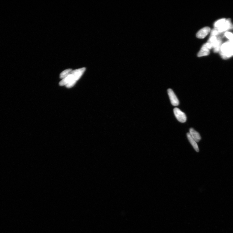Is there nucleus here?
I'll return each instance as SVG.
<instances>
[{
  "label": "nucleus",
  "mask_w": 233,
  "mask_h": 233,
  "mask_svg": "<svg viewBox=\"0 0 233 233\" xmlns=\"http://www.w3.org/2000/svg\"><path fill=\"white\" fill-rule=\"evenodd\" d=\"M85 68H82L76 70H72L71 73L66 77L62 79L59 82L61 86L66 85L67 88H71L75 84L77 81L78 80L85 72Z\"/></svg>",
  "instance_id": "obj_1"
},
{
  "label": "nucleus",
  "mask_w": 233,
  "mask_h": 233,
  "mask_svg": "<svg viewBox=\"0 0 233 233\" xmlns=\"http://www.w3.org/2000/svg\"><path fill=\"white\" fill-rule=\"evenodd\" d=\"M221 57L227 59L233 56V41H228L222 44L219 51Z\"/></svg>",
  "instance_id": "obj_2"
},
{
  "label": "nucleus",
  "mask_w": 233,
  "mask_h": 233,
  "mask_svg": "<svg viewBox=\"0 0 233 233\" xmlns=\"http://www.w3.org/2000/svg\"><path fill=\"white\" fill-rule=\"evenodd\" d=\"M175 115L178 121L182 123H184L187 121V116L185 113L177 107L174 109Z\"/></svg>",
  "instance_id": "obj_3"
},
{
  "label": "nucleus",
  "mask_w": 233,
  "mask_h": 233,
  "mask_svg": "<svg viewBox=\"0 0 233 233\" xmlns=\"http://www.w3.org/2000/svg\"><path fill=\"white\" fill-rule=\"evenodd\" d=\"M168 94L170 101L173 106H178L179 104V101L174 91L171 89H168Z\"/></svg>",
  "instance_id": "obj_4"
},
{
  "label": "nucleus",
  "mask_w": 233,
  "mask_h": 233,
  "mask_svg": "<svg viewBox=\"0 0 233 233\" xmlns=\"http://www.w3.org/2000/svg\"><path fill=\"white\" fill-rule=\"evenodd\" d=\"M211 31V28L208 27L201 29L197 32V37L199 39H204L208 34Z\"/></svg>",
  "instance_id": "obj_5"
},
{
  "label": "nucleus",
  "mask_w": 233,
  "mask_h": 233,
  "mask_svg": "<svg viewBox=\"0 0 233 233\" xmlns=\"http://www.w3.org/2000/svg\"><path fill=\"white\" fill-rule=\"evenodd\" d=\"M210 50L207 46L206 44H204L198 53V56L199 57H201L208 55L210 54Z\"/></svg>",
  "instance_id": "obj_6"
},
{
  "label": "nucleus",
  "mask_w": 233,
  "mask_h": 233,
  "mask_svg": "<svg viewBox=\"0 0 233 233\" xmlns=\"http://www.w3.org/2000/svg\"><path fill=\"white\" fill-rule=\"evenodd\" d=\"M189 134L192 138L196 142H199L201 139V137L199 133L192 128L189 130Z\"/></svg>",
  "instance_id": "obj_7"
},
{
  "label": "nucleus",
  "mask_w": 233,
  "mask_h": 233,
  "mask_svg": "<svg viewBox=\"0 0 233 233\" xmlns=\"http://www.w3.org/2000/svg\"><path fill=\"white\" fill-rule=\"evenodd\" d=\"M217 40V36H210L207 43H206L209 49L210 50L213 48Z\"/></svg>",
  "instance_id": "obj_8"
},
{
  "label": "nucleus",
  "mask_w": 233,
  "mask_h": 233,
  "mask_svg": "<svg viewBox=\"0 0 233 233\" xmlns=\"http://www.w3.org/2000/svg\"><path fill=\"white\" fill-rule=\"evenodd\" d=\"M187 136L188 140H189L192 146L194 149H195L197 152H199V149L198 144H197V142L191 136L189 133H187Z\"/></svg>",
  "instance_id": "obj_9"
},
{
  "label": "nucleus",
  "mask_w": 233,
  "mask_h": 233,
  "mask_svg": "<svg viewBox=\"0 0 233 233\" xmlns=\"http://www.w3.org/2000/svg\"><path fill=\"white\" fill-rule=\"evenodd\" d=\"M222 37L220 36L217 37V42L213 48L214 52L216 53L219 52L221 46L222 44Z\"/></svg>",
  "instance_id": "obj_10"
},
{
  "label": "nucleus",
  "mask_w": 233,
  "mask_h": 233,
  "mask_svg": "<svg viewBox=\"0 0 233 233\" xmlns=\"http://www.w3.org/2000/svg\"><path fill=\"white\" fill-rule=\"evenodd\" d=\"M225 19H222L218 20L214 23V27L215 28H219L222 26L226 21Z\"/></svg>",
  "instance_id": "obj_11"
},
{
  "label": "nucleus",
  "mask_w": 233,
  "mask_h": 233,
  "mask_svg": "<svg viewBox=\"0 0 233 233\" xmlns=\"http://www.w3.org/2000/svg\"><path fill=\"white\" fill-rule=\"evenodd\" d=\"M72 71V69H69L65 70L63 72H62L60 74V78L64 79L68 75H69Z\"/></svg>",
  "instance_id": "obj_12"
},
{
  "label": "nucleus",
  "mask_w": 233,
  "mask_h": 233,
  "mask_svg": "<svg viewBox=\"0 0 233 233\" xmlns=\"http://www.w3.org/2000/svg\"><path fill=\"white\" fill-rule=\"evenodd\" d=\"M225 36L229 39V41H233V34L232 33L226 32L225 33Z\"/></svg>",
  "instance_id": "obj_13"
},
{
  "label": "nucleus",
  "mask_w": 233,
  "mask_h": 233,
  "mask_svg": "<svg viewBox=\"0 0 233 233\" xmlns=\"http://www.w3.org/2000/svg\"><path fill=\"white\" fill-rule=\"evenodd\" d=\"M220 34L218 30L214 28L212 30L210 36H218Z\"/></svg>",
  "instance_id": "obj_14"
}]
</instances>
